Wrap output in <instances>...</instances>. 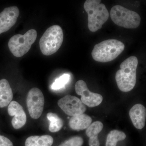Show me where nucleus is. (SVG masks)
Here are the masks:
<instances>
[{
	"label": "nucleus",
	"instance_id": "1",
	"mask_svg": "<svg viewBox=\"0 0 146 146\" xmlns=\"http://www.w3.org/2000/svg\"><path fill=\"white\" fill-rule=\"evenodd\" d=\"M138 65V58L135 56L128 58L121 63L120 69L115 75L118 88L121 91L129 92L134 88L136 83Z\"/></svg>",
	"mask_w": 146,
	"mask_h": 146
},
{
	"label": "nucleus",
	"instance_id": "2",
	"mask_svg": "<svg viewBox=\"0 0 146 146\" xmlns=\"http://www.w3.org/2000/svg\"><path fill=\"white\" fill-rule=\"evenodd\" d=\"M125 49L123 42L115 39L104 40L95 45L91 54L94 60L106 63L115 59Z\"/></svg>",
	"mask_w": 146,
	"mask_h": 146
},
{
	"label": "nucleus",
	"instance_id": "3",
	"mask_svg": "<svg viewBox=\"0 0 146 146\" xmlns=\"http://www.w3.org/2000/svg\"><path fill=\"white\" fill-rule=\"evenodd\" d=\"M99 0H87L84 7L88 14V27L93 32L102 28L103 25L109 18L108 10L104 4H101Z\"/></svg>",
	"mask_w": 146,
	"mask_h": 146
},
{
	"label": "nucleus",
	"instance_id": "4",
	"mask_svg": "<svg viewBox=\"0 0 146 146\" xmlns=\"http://www.w3.org/2000/svg\"><path fill=\"white\" fill-rule=\"evenodd\" d=\"M63 40V30L54 25L47 29L39 41V47L43 54L50 56L58 50Z\"/></svg>",
	"mask_w": 146,
	"mask_h": 146
},
{
	"label": "nucleus",
	"instance_id": "5",
	"mask_svg": "<svg viewBox=\"0 0 146 146\" xmlns=\"http://www.w3.org/2000/svg\"><path fill=\"white\" fill-rule=\"evenodd\" d=\"M110 15L116 25L125 28L136 29L141 23V18L138 13L121 5L113 6L110 10Z\"/></svg>",
	"mask_w": 146,
	"mask_h": 146
},
{
	"label": "nucleus",
	"instance_id": "6",
	"mask_svg": "<svg viewBox=\"0 0 146 146\" xmlns=\"http://www.w3.org/2000/svg\"><path fill=\"white\" fill-rule=\"evenodd\" d=\"M37 37L35 30H29L25 34H17L12 36L8 42L11 52L17 57H22L30 50Z\"/></svg>",
	"mask_w": 146,
	"mask_h": 146
},
{
	"label": "nucleus",
	"instance_id": "7",
	"mask_svg": "<svg viewBox=\"0 0 146 146\" xmlns=\"http://www.w3.org/2000/svg\"><path fill=\"white\" fill-rule=\"evenodd\" d=\"M27 104L29 115L34 119H39L44 110V97L42 91L37 88L29 91L27 98Z\"/></svg>",
	"mask_w": 146,
	"mask_h": 146
},
{
	"label": "nucleus",
	"instance_id": "8",
	"mask_svg": "<svg viewBox=\"0 0 146 146\" xmlns=\"http://www.w3.org/2000/svg\"><path fill=\"white\" fill-rule=\"evenodd\" d=\"M58 105L66 115L72 117L84 114L86 109V106L82 103L81 100L70 95L59 100Z\"/></svg>",
	"mask_w": 146,
	"mask_h": 146
},
{
	"label": "nucleus",
	"instance_id": "9",
	"mask_svg": "<svg viewBox=\"0 0 146 146\" xmlns=\"http://www.w3.org/2000/svg\"><path fill=\"white\" fill-rule=\"evenodd\" d=\"M76 93L81 96V101L83 104L89 107L98 106L102 102L103 97L100 94L91 92L88 89L86 82L82 80L77 82L75 85Z\"/></svg>",
	"mask_w": 146,
	"mask_h": 146
},
{
	"label": "nucleus",
	"instance_id": "10",
	"mask_svg": "<svg viewBox=\"0 0 146 146\" xmlns=\"http://www.w3.org/2000/svg\"><path fill=\"white\" fill-rule=\"evenodd\" d=\"M20 11L16 6L7 7L0 13V34L9 30L14 25Z\"/></svg>",
	"mask_w": 146,
	"mask_h": 146
},
{
	"label": "nucleus",
	"instance_id": "11",
	"mask_svg": "<svg viewBox=\"0 0 146 146\" xmlns=\"http://www.w3.org/2000/svg\"><path fill=\"white\" fill-rule=\"evenodd\" d=\"M9 115L13 116L11 120V124L15 129H19L23 127L27 122V116L23 108L18 102L13 101L9 104Z\"/></svg>",
	"mask_w": 146,
	"mask_h": 146
},
{
	"label": "nucleus",
	"instance_id": "12",
	"mask_svg": "<svg viewBox=\"0 0 146 146\" xmlns=\"http://www.w3.org/2000/svg\"><path fill=\"white\" fill-rule=\"evenodd\" d=\"M129 115L133 125L136 128L141 129L145 127L146 109L143 105L137 104L133 106L129 110Z\"/></svg>",
	"mask_w": 146,
	"mask_h": 146
},
{
	"label": "nucleus",
	"instance_id": "13",
	"mask_svg": "<svg viewBox=\"0 0 146 146\" xmlns=\"http://www.w3.org/2000/svg\"><path fill=\"white\" fill-rule=\"evenodd\" d=\"M13 94L9 82L5 79L0 80V108L6 107L13 99Z\"/></svg>",
	"mask_w": 146,
	"mask_h": 146
},
{
	"label": "nucleus",
	"instance_id": "14",
	"mask_svg": "<svg viewBox=\"0 0 146 146\" xmlns=\"http://www.w3.org/2000/svg\"><path fill=\"white\" fill-rule=\"evenodd\" d=\"M91 117L85 114L73 116L69 121V126L73 130L80 131L86 129L92 123Z\"/></svg>",
	"mask_w": 146,
	"mask_h": 146
},
{
	"label": "nucleus",
	"instance_id": "15",
	"mask_svg": "<svg viewBox=\"0 0 146 146\" xmlns=\"http://www.w3.org/2000/svg\"><path fill=\"white\" fill-rule=\"evenodd\" d=\"M103 126L101 122L97 121L92 123L86 129V133L89 138V146H100L98 135L102 130Z\"/></svg>",
	"mask_w": 146,
	"mask_h": 146
},
{
	"label": "nucleus",
	"instance_id": "16",
	"mask_svg": "<svg viewBox=\"0 0 146 146\" xmlns=\"http://www.w3.org/2000/svg\"><path fill=\"white\" fill-rule=\"evenodd\" d=\"M53 142V138L50 135L32 136L27 138L25 146H52Z\"/></svg>",
	"mask_w": 146,
	"mask_h": 146
},
{
	"label": "nucleus",
	"instance_id": "17",
	"mask_svg": "<svg viewBox=\"0 0 146 146\" xmlns=\"http://www.w3.org/2000/svg\"><path fill=\"white\" fill-rule=\"evenodd\" d=\"M126 137L125 133L121 131L115 129L108 134L106 146H117V142L124 140Z\"/></svg>",
	"mask_w": 146,
	"mask_h": 146
},
{
	"label": "nucleus",
	"instance_id": "18",
	"mask_svg": "<svg viewBox=\"0 0 146 146\" xmlns=\"http://www.w3.org/2000/svg\"><path fill=\"white\" fill-rule=\"evenodd\" d=\"M46 117L50 122L49 130L51 132H56L59 131L63 127V121L61 118L55 113L49 112Z\"/></svg>",
	"mask_w": 146,
	"mask_h": 146
},
{
	"label": "nucleus",
	"instance_id": "19",
	"mask_svg": "<svg viewBox=\"0 0 146 146\" xmlns=\"http://www.w3.org/2000/svg\"><path fill=\"white\" fill-rule=\"evenodd\" d=\"M70 79V75L68 74H65L56 79L52 85V89L54 90H58L65 87Z\"/></svg>",
	"mask_w": 146,
	"mask_h": 146
},
{
	"label": "nucleus",
	"instance_id": "20",
	"mask_svg": "<svg viewBox=\"0 0 146 146\" xmlns=\"http://www.w3.org/2000/svg\"><path fill=\"white\" fill-rule=\"evenodd\" d=\"M84 141L80 136H74L61 143L58 146H82Z\"/></svg>",
	"mask_w": 146,
	"mask_h": 146
},
{
	"label": "nucleus",
	"instance_id": "21",
	"mask_svg": "<svg viewBox=\"0 0 146 146\" xmlns=\"http://www.w3.org/2000/svg\"><path fill=\"white\" fill-rule=\"evenodd\" d=\"M0 146H13V144L8 138L0 135Z\"/></svg>",
	"mask_w": 146,
	"mask_h": 146
}]
</instances>
